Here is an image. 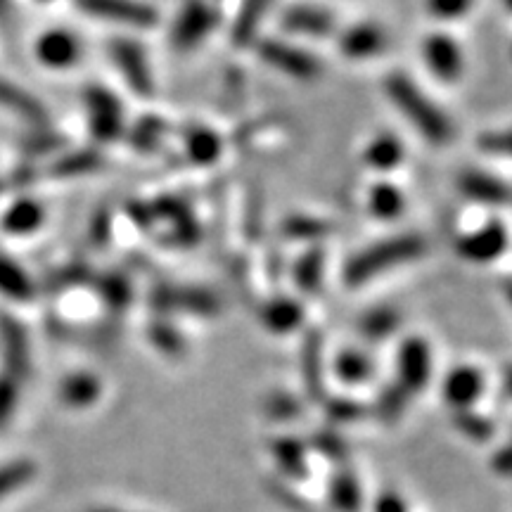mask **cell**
Here are the masks:
<instances>
[{
  "mask_svg": "<svg viewBox=\"0 0 512 512\" xmlns=\"http://www.w3.org/2000/svg\"><path fill=\"white\" fill-rule=\"evenodd\" d=\"M384 91L403 112V117L411 121L430 143L446 145L453 138V126L446 114L406 74H389V79L384 81Z\"/></svg>",
  "mask_w": 512,
  "mask_h": 512,
  "instance_id": "obj_1",
  "label": "cell"
},
{
  "mask_svg": "<svg viewBox=\"0 0 512 512\" xmlns=\"http://www.w3.org/2000/svg\"><path fill=\"white\" fill-rule=\"evenodd\" d=\"M427 242L418 235H399V238H389L368 247L366 252H358L354 259L344 268V280L349 287H361L377 275L392 271V268L408 264V261L418 259L425 254Z\"/></svg>",
  "mask_w": 512,
  "mask_h": 512,
  "instance_id": "obj_2",
  "label": "cell"
},
{
  "mask_svg": "<svg viewBox=\"0 0 512 512\" xmlns=\"http://www.w3.org/2000/svg\"><path fill=\"white\" fill-rule=\"evenodd\" d=\"M259 55L273 69H278V72L292 76L297 81H313L320 76V62L316 57L302 48L292 46V43L268 38V41L259 43Z\"/></svg>",
  "mask_w": 512,
  "mask_h": 512,
  "instance_id": "obj_3",
  "label": "cell"
},
{
  "mask_svg": "<svg viewBox=\"0 0 512 512\" xmlns=\"http://www.w3.org/2000/svg\"><path fill=\"white\" fill-rule=\"evenodd\" d=\"M86 110H88V124H91L93 136L107 143L121 136L124 128V110L121 102L107 91V88L91 86L86 91Z\"/></svg>",
  "mask_w": 512,
  "mask_h": 512,
  "instance_id": "obj_4",
  "label": "cell"
},
{
  "mask_svg": "<svg viewBox=\"0 0 512 512\" xmlns=\"http://www.w3.org/2000/svg\"><path fill=\"white\" fill-rule=\"evenodd\" d=\"M396 370H399V380L396 384L411 396L413 392H422L430 382L432 375V354L425 339L411 337L403 342V347L396 356Z\"/></svg>",
  "mask_w": 512,
  "mask_h": 512,
  "instance_id": "obj_5",
  "label": "cell"
},
{
  "mask_svg": "<svg viewBox=\"0 0 512 512\" xmlns=\"http://www.w3.org/2000/svg\"><path fill=\"white\" fill-rule=\"evenodd\" d=\"M76 3L88 15L126 24L133 29H150L157 24V12L140 0H76Z\"/></svg>",
  "mask_w": 512,
  "mask_h": 512,
  "instance_id": "obj_6",
  "label": "cell"
},
{
  "mask_svg": "<svg viewBox=\"0 0 512 512\" xmlns=\"http://www.w3.org/2000/svg\"><path fill=\"white\" fill-rule=\"evenodd\" d=\"M510 235L501 221H489L475 233L465 235V238L458 240V254L463 256L465 261H472V264H489V261H496L505 249H508Z\"/></svg>",
  "mask_w": 512,
  "mask_h": 512,
  "instance_id": "obj_7",
  "label": "cell"
},
{
  "mask_svg": "<svg viewBox=\"0 0 512 512\" xmlns=\"http://www.w3.org/2000/svg\"><path fill=\"white\" fill-rule=\"evenodd\" d=\"M110 53L128 86L138 95H143V98H150L152 91H155V79H152L145 50L136 41H114Z\"/></svg>",
  "mask_w": 512,
  "mask_h": 512,
  "instance_id": "obj_8",
  "label": "cell"
},
{
  "mask_svg": "<svg viewBox=\"0 0 512 512\" xmlns=\"http://www.w3.org/2000/svg\"><path fill=\"white\" fill-rule=\"evenodd\" d=\"M216 27V12L204 0H190L181 10L174 24V46L178 50H190L200 46Z\"/></svg>",
  "mask_w": 512,
  "mask_h": 512,
  "instance_id": "obj_9",
  "label": "cell"
},
{
  "mask_svg": "<svg viewBox=\"0 0 512 512\" xmlns=\"http://www.w3.org/2000/svg\"><path fill=\"white\" fill-rule=\"evenodd\" d=\"M425 62L432 69V74L441 81H458L463 74L465 60L463 50L451 36L446 34H432L425 41Z\"/></svg>",
  "mask_w": 512,
  "mask_h": 512,
  "instance_id": "obj_10",
  "label": "cell"
},
{
  "mask_svg": "<svg viewBox=\"0 0 512 512\" xmlns=\"http://www.w3.org/2000/svg\"><path fill=\"white\" fill-rule=\"evenodd\" d=\"M152 302L164 311L202 313V316L219 311V299L200 287H159Z\"/></svg>",
  "mask_w": 512,
  "mask_h": 512,
  "instance_id": "obj_11",
  "label": "cell"
},
{
  "mask_svg": "<svg viewBox=\"0 0 512 512\" xmlns=\"http://www.w3.org/2000/svg\"><path fill=\"white\" fill-rule=\"evenodd\" d=\"M36 57L46 67L67 69L79 62L81 43L72 31L67 29H50L36 41Z\"/></svg>",
  "mask_w": 512,
  "mask_h": 512,
  "instance_id": "obj_12",
  "label": "cell"
},
{
  "mask_svg": "<svg viewBox=\"0 0 512 512\" xmlns=\"http://www.w3.org/2000/svg\"><path fill=\"white\" fill-rule=\"evenodd\" d=\"M484 392V375L482 370L472 366H460L451 370L444 382V396L451 406L458 411H467Z\"/></svg>",
  "mask_w": 512,
  "mask_h": 512,
  "instance_id": "obj_13",
  "label": "cell"
},
{
  "mask_svg": "<svg viewBox=\"0 0 512 512\" xmlns=\"http://www.w3.org/2000/svg\"><path fill=\"white\" fill-rule=\"evenodd\" d=\"M458 185L463 195L482 204H505L512 197V190L501 181V178L484 174V171H463L458 178Z\"/></svg>",
  "mask_w": 512,
  "mask_h": 512,
  "instance_id": "obj_14",
  "label": "cell"
},
{
  "mask_svg": "<svg viewBox=\"0 0 512 512\" xmlns=\"http://www.w3.org/2000/svg\"><path fill=\"white\" fill-rule=\"evenodd\" d=\"M283 27L292 34H304V36H328L332 27H335V19L328 10L313 8V5H294L285 12Z\"/></svg>",
  "mask_w": 512,
  "mask_h": 512,
  "instance_id": "obj_15",
  "label": "cell"
},
{
  "mask_svg": "<svg viewBox=\"0 0 512 512\" xmlns=\"http://www.w3.org/2000/svg\"><path fill=\"white\" fill-rule=\"evenodd\" d=\"M384 43H387L384 31L377 29L375 24H356L342 36L339 48L351 60H368V57L382 53Z\"/></svg>",
  "mask_w": 512,
  "mask_h": 512,
  "instance_id": "obj_16",
  "label": "cell"
},
{
  "mask_svg": "<svg viewBox=\"0 0 512 512\" xmlns=\"http://www.w3.org/2000/svg\"><path fill=\"white\" fill-rule=\"evenodd\" d=\"M43 219H46L43 204L31 200V197H24V200H17L8 211H5L3 221L0 223H3V230H8L12 235H29L41 228Z\"/></svg>",
  "mask_w": 512,
  "mask_h": 512,
  "instance_id": "obj_17",
  "label": "cell"
},
{
  "mask_svg": "<svg viewBox=\"0 0 512 512\" xmlns=\"http://www.w3.org/2000/svg\"><path fill=\"white\" fill-rule=\"evenodd\" d=\"M261 320L268 330L278 332V335H285V332L297 330L304 320V309L294 299L278 297L266 302L264 309H261Z\"/></svg>",
  "mask_w": 512,
  "mask_h": 512,
  "instance_id": "obj_18",
  "label": "cell"
},
{
  "mask_svg": "<svg viewBox=\"0 0 512 512\" xmlns=\"http://www.w3.org/2000/svg\"><path fill=\"white\" fill-rule=\"evenodd\" d=\"M223 143L207 126H192L185 133V155L195 164H214L221 157Z\"/></svg>",
  "mask_w": 512,
  "mask_h": 512,
  "instance_id": "obj_19",
  "label": "cell"
},
{
  "mask_svg": "<svg viewBox=\"0 0 512 512\" xmlns=\"http://www.w3.org/2000/svg\"><path fill=\"white\" fill-rule=\"evenodd\" d=\"M273 0H242L238 19H235L233 27V41L238 46H247V43L254 41L256 31L261 27V19L268 10H271Z\"/></svg>",
  "mask_w": 512,
  "mask_h": 512,
  "instance_id": "obj_20",
  "label": "cell"
},
{
  "mask_svg": "<svg viewBox=\"0 0 512 512\" xmlns=\"http://www.w3.org/2000/svg\"><path fill=\"white\" fill-rule=\"evenodd\" d=\"M100 380L91 373H76L69 375L67 380L62 382L60 396L67 406L72 408H86L91 403L98 401L100 396Z\"/></svg>",
  "mask_w": 512,
  "mask_h": 512,
  "instance_id": "obj_21",
  "label": "cell"
},
{
  "mask_svg": "<svg viewBox=\"0 0 512 512\" xmlns=\"http://www.w3.org/2000/svg\"><path fill=\"white\" fill-rule=\"evenodd\" d=\"M0 107L15 110L19 117L34 121V124L46 121V110H43L41 102H36L27 91L17 88L15 83L3 79H0Z\"/></svg>",
  "mask_w": 512,
  "mask_h": 512,
  "instance_id": "obj_22",
  "label": "cell"
},
{
  "mask_svg": "<svg viewBox=\"0 0 512 512\" xmlns=\"http://www.w3.org/2000/svg\"><path fill=\"white\" fill-rule=\"evenodd\" d=\"M368 207L370 214L380 221H392L396 216L403 214L406 200H403V192L394 188L392 183H377L373 185L368 195Z\"/></svg>",
  "mask_w": 512,
  "mask_h": 512,
  "instance_id": "obj_23",
  "label": "cell"
},
{
  "mask_svg": "<svg viewBox=\"0 0 512 512\" xmlns=\"http://www.w3.org/2000/svg\"><path fill=\"white\" fill-rule=\"evenodd\" d=\"M271 451H273L275 463H278V467L285 472L287 477H294V479H304L306 477V472H309V465H306L302 441L283 437V439L273 441Z\"/></svg>",
  "mask_w": 512,
  "mask_h": 512,
  "instance_id": "obj_24",
  "label": "cell"
},
{
  "mask_svg": "<svg viewBox=\"0 0 512 512\" xmlns=\"http://www.w3.org/2000/svg\"><path fill=\"white\" fill-rule=\"evenodd\" d=\"M403 162V143L399 138L377 136L373 143L366 147V164L375 171H392Z\"/></svg>",
  "mask_w": 512,
  "mask_h": 512,
  "instance_id": "obj_25",
  "label": "cell"
},
{
  "mask_svg": "<svg viewBox=\"0 0 512 512\" xmlns=\"http://www.w3.org/2000/svg\"><path fill=\"white\" fill-rule=\"evenodd\" d=\"M330 501L339 512H356L363 503L361 484L349 470H339L330 482Z\"/></svg>",
  "mask_w": 512,
  "mask_h": 512,
  "instance_id": "obj_26",
  "label": "cell"
},
{
  "mask_svg": "<svg viewBox=\"0 0 512 512\" xmlns=\"http://www.w3.org/2000/svg\"><path fill=\"white\" fill-rule=\"evenodd\" d=\"M0 294L19 299V302L34 297V283H31L29 275L3 254H0Z\"/></svg>",
  "mask_w": 512,
  "mask_h": 512,
  "instance_id": "obj_27",
  "label": "cell"
},
{
  "mask_svg": "<svg viewBox=\"0 0 512 512\" xmlns=\"http://www.w3.org/2000/svg\"><path fill=\"white\" fill-rule=\"evenodd\" d=\"M3 337H5V356H8L12 373H15V375L27 373L29 347H27V337H24V330L19 328L15 320H5V323H3Z\"/></svg>",
  "mask_w": 512,
  "mask_h": 512,
  "instance_id": "obj_28",
  "label": "cell"
},
{
  "mask_svg": "<svg viewBox=\"0 0 512 512\" xmlns=\"http://www.w3.org/2000/svg\"><path fill=\"white\" fill-rule=\"evenodd\" d=\"M335 373L339 375V380L349 384H363L370 380V375H373V363H370V358L366 354H361V351L347 349L337 356Z\"/></svg>",
  "mask_w": 512,
  "mask_h": 512,
  "instance_id": "obj_29",
  "label": "cell"
},
{
  "mask_svg": "<svg viewBox=\"0 0 512 512\" xmlns=\"http://www.w3.org/2000/svg\"><path fill=\"white\" fill-rule=\"evenodd\" d=\"M102 164V157L93 150H81V152H72V155H64L62 159H57L53 166V176L57 178H74V176H86L98 171Z\"/></svg>",
  "mask_w": 512,
  "mask_h": 512,
  "instance_id": "obj_30",
  "label": "cell"
},
{
  "mask_svg": "<svg viewBox=\"0 0 512 512\" xmlns=\"http://www.w3.org/2000/svg\"><path fill=\"white\" fill-rule=\"evenodd\" d=\"M323 271H325V256L320 249H311L302 259L297 261L294 268V280L302 287L304 292H316L320 283H323Z\"/></svg>",
  "mask_w": 512,
  "mask_h": 512,
  "instance_id": "obj_31",
  "label": "cell"
},
{
  "mask_svg": "<svg viewBox=\"0 0 512 512\" xmlns=\"http://www.w3.org/2000/svg\"><path fill=\"white\" fill-rule=\"evenodd\" d=\"M304 380L306 387L313 396H320L325 392L323 387V344H320L318 335H311L304 347Z\"/></svg>",
  "mask_w": 512,
  "mask_h": 512,
  "instance_id": "obj_32",
  "label": "cell"
},
{
  "mask_svg": "<svg viewBox=\"0 0 512 512\" xmlns=\"http://www.w3.org/2000/svg\"><path fill=\"white\" fill-rule=\"evenodd\" d=\"M36 475V465L31 460H12L8 465H0V498L10 496L12 491L27 486Z\"/></svg>",
  "mask_w": 512,
  "mask_h": 512,
  "instance_id": "obj_33",
  "label": "cell"
},
{
  "mask_svg": "<svg viewBox=\"0 0 512 512\" xmlns=\"http://www.w3.org/2000/svg\"><path fill=\"white\" fill-rule=\"evenodd\" d=\"M396 325H399V313L382 306V309H373L366 313L361 323H358V328H361L363 335L370 339H384L387 335H392Z\"/></svg>",
  "mask_w": 512,
  "mask_h": 512,
  "instance_id": "obj_34",
  "label": "cell"
},
{
  "mask_svg": "<svg viewBox=\"0 0 512 512\" xmlns=\"http://www.w3.org/2000/svg\"><path fill=\"white\" fill-rule=\"evenodd\" d=\"M332 230L328 221L311 219V216H292L283 223V233L292 240H316L325 238Z\"/></svg>",
  "mask_w": 512,
  "mask_h": 512,
  "instance_id": "obj_35",
  "label": "cell"
},
{
  "mask_svg": "<svg viewBox=\"0 0 512 512\" xmlns=\"http://www.w3.org/2000/svg\"><path fill=\"white\" fill-rule=\"evenodd\" d=\"M408 406V394L403 392L399 384H394V387H387L384 389L380 403H377V413H380V418L384 422H396L406 411Z\"/></svg>",
  "mask_w": 512,
  "mask_h": 512,
  "instance_id": "obj_36",
  "label": "cell"
},
{
  "mask_svg": "<svg viewBox=\"0 0 512 512\" xmlns=\"http://www.w3.org/2000/svg\"><path fill=\"white\" fill-rule=\"evenodd\" d=\"M162 136H164V121L157 117H147L143 121H138V126L133 128L131 140L138 150H155Z\"/></svg>",
  "mask_w": 512,
  "mask_h": 512,
  "instance_id": "obj_37",
  "label": "cell"
},
{
  "mask_svg": "<svg viewBox=\"0 0 512 512\" xmlns=\"http://www.w3.org/2000/svg\"><path fill=\"white\" fill-rule=\"evenodd\" d=\"M456 425L467 439H475V441H486L491 439V434H494V425H491L489 420L470 411H460L456 415Z\"/></svg>",
  "mask_w": 512,
  "mask_h": 512,
  "instance_id": "obj_38",
  "label": "cell"
},
{
  "mask_svg": "<svg viewBox=\"0 0 512 512\" xmlns=\"http://www.w3.org/2000/svg\"><path fill=\"white\" fill-rule=\"evenodd\" d=\"M150 339L159 351H164V354H169V356L183 354V337L178 335V330L171 328L169 323H155V325H152Z\"/></svg>",
  "mask_w": 512,
  "mask_h": 512,
  "instance_id": "obj_39",
  "label": "cell"
},
{
  "mask_svg": "<svg viewBox=\"0 0 512 512\" xmlns=\"http://www.w3.org/2000/svg\"><path fill=\"white\" fill-rule=\"evenodd\" d=\"M479 147L486 155L512 159V128L510 131H489L479 138Z\"/></svg>",
  "mask_w": 512,
  "mask_h": 512,
  "instance_id": "obj_40",
  "label": "cell"
},
{
  "mask_svg": "<svg viewBox=\"0 0 512 512\" xmlns=\"http://www.w3.org/2000/svg\"><path fill=\"white\" fill-rule=\"evenodd\" d=\"M102 294H105L107 304L114 306V309H124L128 304V299H131V287L124 278H119V275H110V278L102 280Z\"/></svg>",
  "mask_w": 512,
  "mask_h": 512,
  "instance_id": "obj_41",
  "label": "cell"
},
{
  "mask_svg": "<svg viewBox=\"0 0 512 512\" xmlns=\"http://www.w3.org/2000/svg\"><path fill=\"white\" fill-rule=\"evenodd\" d=\"M475 0H427V8L439 19H456L463 17L472 8Z\"/></svg>",
  "mask_w": 512,
  "mask_h": 512,
  "instance_id": "obj_42",
  "label": "cell"
},
{
  "mask_svg": "<svg viewBox=\"0 0 512 512\" xmlns=\"http://www.w3.org/2000/svg\"><path fill=\"white\" fill-rule=\"evenodd\" d=\"M17 406V380L0 377V427L10 420Z\"/></svg>",
  "mask_w": 512,
  "mask_h": 512,
  "instance_id": "obj_43",
  "label": "cell"
},
{
  "mask_svg": "<svg viewBox=\"0 0 512 512\" xmlns=\"http://www.w3.org/2000/svg\"><path fill=\"white\" fill-rule=\"evenodd\" d=\"M363 415V408L349 399H337L330 403V418L337 422H354Z\"/></svg>",
  "mask_w": 512,
  "mask_h": 512,
  "instance_id": "obj_44",
  "label": "cell"
},
{
  "mask_svg": "<svg viewBox=\"0 0 512 512\" xmlns=\"http://www.w3.org/2000/svg\"><path fill=\"white\" fill-rule=\"evenodd\" d=\"M268 413L273 415L275 420H290L294 413H297V403H294L292 396H273L268 401Z\"/></svg>",
  "mask_w": 512,
  "mask_h": 512,
  "instance_id": "obj_45",
  "label": "cell"
},
{
  "mask_svg": "<svg viewBox=\"0 0 512 512\" xmlns=\"http://www.w3.org/2000/svg\"><path fill=\"white\" fill-rule=\"evenodd\" d=\"M316 444L320 451H325L330 458H335V460L347 456V444H344L339 437H335V434H320V437L316 439Z\"/></svg>",
  "mask_w": 512,
  "mask_h": 512,
  "instance_id": "obj_46",
  "label": "cell"
},
{
  "mask_svg": "<svg viewBox=\"0 0 512 512\" xmlns=\"http://www.w3.org/2000/svg\"><path fill=\"white\" fill-rule=\"evenodd\" d=\"M375 512H408V508H406V503H403L401 496L382 494L375 501Z\"/></svg>",
  "mask_w": 512,
  "mask_h": 512,
  "instance_id": "obj_47",
  "label": "cell"
},
{
  "mask_svg": "<svg viewBox=\"0 0 512 512\" xmlns=\"http://www.w3.org/2000/svg\"><path fill=\"white\" fill-rule=\"evenodd\" d=\"M494 470L501 472V475H512V444L498 451V456L494 458Z\"/></svg>",
  "mask_w": 512,
  "mask_h": 512,
  "instance_id": "obj_48",
  "label": "cell"
},
{
  "mask_svg": "<svg viewBox=\"0 0 512 512\" xmlns=\"http://www.w3.org/2000/svg\"><path fill=\"white\" fill-rule=\"evenodd\" d=\"M503 387H505V394H508L510 399H512V366L505 368V373H503Z\"/></svg>",
  "mask_w": 512,
  "mask_h": 512,
  "instance_id": "obj_49",
  "label": "cell"
},
{
  "mask_svg": "<svg viewBox=\"0 0 512 512\" xmlns=\"http://www.w3.org/2000/svg\"><path fill=\"white\" fill-rule=\"evenodd\" d=\"M503 292H505V299H508L510 306H512V280H505V285H503Z\"/></svg>",
  "mask_w": 512,
  "mask_h": 512,
  "instance_id": "obj_50",
  "label": "cell"
},
{
  "mask_svg": "<svg viewBox=\"0 0 512 512\" xmlns=\"http://www.w3.org/2000/svg\"><path fill=\"white\" fill-rule=\"evenodd\" d=\"M503 5H505V10L512 12V0H503Z\"/></svg>",
  "mask_w": 512,
  "mask_h": 512,
  "instance_id": "obj_51",
  "label": "cell"
},
{
  "mask_svg": "<svg viewBox=\"0 0 512 512\" xmlns=\"http://www.w3.org/2000/svg\"><path fill=\"white\" fill-rule=\"evenodd\" d=\"M5 5H8V0H0V15H3V10H5Z\"/></svg>",
  "mask_w": 512,
  "mask_h": 512,
  "instance_id": "obj_52",
  "label": "cell"
},
{
  "mask_svg": "<svg viewBox=\"0 0 512 512\" xmlns=\"http://www.w3.org/2000/svg\"><path fill=\"white\" fill-rule=\"evenodd\" d=\"M93 512H121V510H93Z\"/></svg>",
  "mask_w": 512,
  "mask_h": 512,
  "instance_id": "obj_53",
  "label": "cell"
}]
</instances>
